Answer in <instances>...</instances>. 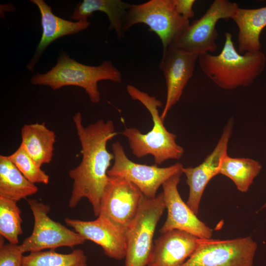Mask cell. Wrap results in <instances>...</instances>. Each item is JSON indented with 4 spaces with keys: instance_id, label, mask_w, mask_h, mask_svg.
<instances>
[{
    "instance_id": "1",
    "label": "cell",
    "mask_w": 266,
    "mask_h": 266,
    "mask_svg": "<svg viewBox=\"0 0 266 266\" xmlns=\"http://www.w3.org/2000/svg\"><path fill=\"white\" fill-rule=\"evenodd\" d=\"M81 146L82 160L69 172L73 180L68 206L73 208L83 198L91 203L94 213L98 216L109 176L107 171L114 155L107 150V143L117 134L111 120H99L84 127L80 112L73 117Z\"/></svg>"
},
{
    "instance_id": "2",
    "label": "cell",
    "mask_w": 266,
    "mask_h": 266,
    "mask_svg": "<svg viewBox=\"0 0 266 266\" xmlns=\"http://www.w3.org/2000/svg\"><path fill=\"white\" fill-rule=\"evenodd\" d=\"M225 37L219 54L206 53L199 56L200 66L205 75L222 89L248 86L264 71L266 56L261 51L241 54L234 47L232 34L226 32Z\"/></svg>"
},
{
    "instance_id": "3",
    "label": "cell",
    "mask_w": 266,
    "mask_h": 266,
    "mask_svg": "<svg viewBox=\"0 0 266 266\" xmlns=\"http://www.w3.org/2000/svg\"><path fill=\"white\" fill-rule=\"evenodd\" d=\"M126 89L132 99L140 102L148 110L153 123L152 129L146 133L134 128H126L121 133L127 138L133 155L138 158L151 155L157 165L169 159H180L184 150L176 143V135L164 124L158 110L162 102L132 85H128Z\"/></svg>"
},
{
    "instance_id": "4",
    "label": "cell",
    "mask_w": 266,
    "mask_h": 266,
    "mask_svg": "<svg viewBox=\"0 0 266 266\" xmlns=\"http://www.w3.org/2000/svg\"><path fill=\"white\" fill-rule=\"evenodd\" d=\"M101 80L121 83L122 75L110 61H104L98 66H88L78 62L62 51L56 64L45 73H36L31 79V83L47 86L53 90L66 86L81 87L91 101L97 103L100 100L98 83Z\"/></svg>"
},
{
    "instance_id": "5",
    "label": "cell",
    "mask_w": 266,
    "mask_h": 266,
    "mask_svg": "<svg viewBox=\"0 0 266 266\" xmlns=\"http://www.w3.org/2000/svg\"><path fill=\"white\" fill-rule=\"evenodd\" d=\"M165 209L163 192L153 198L144 196L135 216L125 231V266H147L155 231Z\"/></svg>"
},
{
    "instance_id": "6",
    "label": "cell",
    "mask_w": 266,
    "mask_h": 266,
    "mask_svg": "<svg viewBox=\"0 0 266 266\" xmlns=\"http://www.w3.org/2000/svg\"><path fill=\"white\" fill-rule=\"evenodd\" d=\"M139 23L147 25L149 31L158 36L164 51L190 25V20L176 12L172 0H150L130 4L124 18L123 31Z\"/></svg>"
},
{
    "instance_id": "7",
    "label": "cell",
    "mask_w": 266,
    "mask_h": 266,
    "mask_svg": "<svg viewBox=\"0 0 266 266\" xmlns=\"http://www.w3.org/2000/svg\"><path fill=\"white\" fill-rule=\"evenodd\" d=\"M257 249L251 236L220 240L200 238L182 266H253Z\"/></svg>"
},
{
    "instance_id": "8",
    "label": "cell",
    "mask_w": 266,
    "mask_h": 266,
    "mask_svg": "<svg viewBox=\"0 0 266 266\" xmlns=\"http://www.w3.org/2000/svg\"><path fill=\"white\" fill-rule=\"evenodd\" d=\"M238 7L228 0H215L205 13L194 21L174 40L172 46L199 56L217 49L216 27L221 19H232Z\"/></svg>"
},
{
    "instance_id": "9",
    "label": "cell",
    "mask_w": 266,
    "mask_h": 266,
    "mask_svg": "<svg viewBox=\"0 0 266 266\" xmlns=\"http://www.w3.org/2000/svg\"><path fill=\"white\" fill-rule=\"evenodd\" d=\"M28 203L34 225L32 234L19 245L23 253L55 250L61 247L72 248L86 242L78 233L51 219L48 216L51 209L49 205L35 199L28 200Z\"/></svg>"
},
{
    "instance_id": "10",
    "label": "cell",
    "mask_w": 266,
    "mask_h": 266,
    "mask_svg": "<svg viewBox=\"0 0 266 266\" xmlns=\"http://www.w3.org/2000/svg\"><path fill=\"white\" fill-rule=\"evenodd\" d=\"M114 163L107 171L109 176H118L126 179L135 185L148 198L155 197L160 186L173 176L183 173L184 167L180 163L161 167L158 165L135 163L129 159L119 141L112 145Z\"/></svg>"
},
{
    "instance_id": "11",
    "label": "cell",
    "mask_w": 266,
    "mask_h": 266,
    "mask_svg": "<svg viewBox=\"0 0 266 266\" xmlns=\"http://www.w3.org/2000/svg\"><path fill=\"white\" fill-rule=\"evenodd\" d=\"M144 197L133 183L118 176H109L101 201L100 213L125 231L135 216Z\"/></svg>"
},
{
    "instance_id": "12",
    "label": "cell",
    "mask_w": 266,
    "mask_h": 266,
    "mask_svg": "<svg viewBox=\"0 0 266 266\" xmlns=\"http://www.w3.org/2000/svg\"><path fill=\"white\" fill-rule=\"evenodd\" d=\"M182 173L176 174L162 185L167 217L160 230L161 233L177 230L200 238H211L213 230L200 220L182 199L178 185Z\"/></svg>"
},
{
    "instance_id": "13",
    "label": "cell",
    "mask_w": 266,
    "mask_h": 266,
    "mask_svg": "<svg viewBox=\"0 0 266 266\" xmlns=\"http://www.w3.org/2000/svg\"><path fill=\"white\" fill-rule=\"evenodd\" d=\"M234 121L231 118L224 127L216 146L204 160L196 167H183L189 194L187 204L197 215L204 189L210 180L219 174L222 162L228 155V143L233 133Z\"/></svg>"
},
{
    "instance_id": "14",
    "label": "cell",
    "mask_w": 266,
    "mask_h": 266,
    "mask_svg": "<svg viewBox=\"0 0 266 266\" xmlns=\"http://www.w3.org/2000/svg\"><path fill=\"white\" fill-rule=\"evenodd\" d=\"M199 56L169 46L163 51L160 64L166 83V98L161 115L164 121L170 109L179 101L192 77Z\"/></svg>"
},
{
    "instance_id": "15",
    "label": "cell",
    "mask_w": 266,
    "mask_h": 266,
    "mask_svg": "<svg viewBox=\"0 0 266 266\" xmlns=\"http://www.w3.org/2000/svg\"><path fill=\"white\" fill-rule=\"evenodd\" d=\"M65 223L86 240L100 245L107 257L116 260L125 259L127 246L125 231L106 217L99 215L96 219L91 221L66 218Z\"/></svg>"
},
{
    "instance_id": "16",
    "label": "cell",
    "mask_w": 266,
    "mask_h": 266,
    "mask_svg": "<svg viewBox=\"0 0 266 266\" xmlns=\"http://www.w3.org/2000/svg\"><path fill=\"white\" fill-rule=\"evenodd\" d=\"M30 1L39 9L42 28L40 40L33 57L26 66V68L33 72L43 52L51 43L63 36L74 34L85 30L90 24L88 20L73 22L55 15L51 7L43 0Z\"/></svg>"
},
{
    "instance_id": "17",
    "label": "cell",
    "mask_w": 266,
    "mask_h": 266,
    "mask_svg": "<svg viewBox=\"0 0 266 266\" xmlns=\"http://www.w3.org/2000/svg\"><path fill=\"white\" fill-rule=\"evenodd\" d=\"M198 239L177 230L162 233L154 241L147 266H182L195 250Z\"/></svg>"
},
{
    "instance_id": "18",
    "label": "cell",
    "mask_w": 266,
    "mask_h": 266,
    "mask_svg": "<svg viewBox=\"0 0 266 266\" xmlns=\"http://www.w3.org/2000/svg\"><path fill=\"white\" fill-rule=\"evenodd\" d=\"M232 19L238 29V52L243 54L260 51V35L266 27V6L254 9L238 7Z\"/></svg>"
},
{
    "instance_id": "19",
    "label": "cell",
    "mask_w": 266,
    "mask_h": 266,
    "mask_svg": "<svg viewBox=\"0 0 266 266\" xmlns=\"http://www.w3.org/2000/svg\"><path fill=\"white\" fill-rule=\"evenodd\" d=\"M21 135V145L38 166L51 162L56 137L54 131L44 123H36L24 125Z\"/></svg>"
},
{
    "instance_id": "20",
    "label": "cell",
    "mask_w": 266,
    "mask_h": 266,
    "mask_svg": "<svg viewBox=\"0 0 266 266\" xmlns=\"http://www.w3.org/2000/svg\"><path fill=\"white\" fill-rule=\"evenodd\" d=\"M130 3L121 0H83L79 2L70 16L74 20H87L94 12L106 14L110 23L109 30L115 31L117 37H124L123 22Z\"/></svg>"
},
{
    "instance_id": "21",
    "label": "cell",
    "mask_w": 266,
    "mask_h": 266,
    "mask_svg": "<svg viewBox=\"0 0 266 266\" xmlns=\"http://www.w3.org/2000/svg\"><path fill=\"white\" fill-rule=\"evenodd\" d=\"M37 192V187L22 174L8 156H0V197L17 202Z\"/></svg>"
},
{
    "instance_id": "22",
    "label": "cell",
    "mask_w": 266,
    "mask_h": 266,
    "mask_svg": "<svg viewBox=\"0 0 266 266\" xmlns=\"http://www.w3.org/2000/svg\"><path fill=\"white\" fill-rule=\"evenodd\" d=\"M262 168L258 161L248 158H233L228 155L222 162L219 174L229 178L238 190L245 193Z\"/></svg>"
},
{
    "instance_id": "23",
    "label": "cell",
    "mask_w": 266,
    "mask_h": 266,
    "mask_svg": "<svg viewBox=\"0 0 266 266\" xmlns=\"http://www.w3.org/2000/svg\"><path fill=\"white\" fill-rule=\"evenodd\" d=\"M22 266H88L87 257L83 250H73L62 254L54 250L30 253L24 256Z\"/></svg>"
},
{
    "instance_id": "24",
    "label": "cell",
    "mask_w": 266,
    "mask_h": 266,
    "mask_svg": "<svg viewBox=\"0 0 266 266\" xmlns=\"http://www.w3.org/2000/svg\"><path fill=\"white\" fill-rule=\"evenodd\" d=\"M13 200L0 197V234L10 242L19 243L23 233L21 211Z\"/></svg>"
},
{
    "instance_id": "25",
    "label": "cell",
    "mask_w": 266,
    "mask_h": 266,
    "mask_svg": "<svg viewBox=\"0 0 266 266\" xmlns=\"http://www.w3.org/2000/svg\"><path fill=\"white\" fill-rule=\"evenodd\" d=\"M22 174L31 182L47 184L49 176L38 166L20 144L17 149L8 156Z\"/></svg>"
},
{
    "instance_id": "26",
    "label": "cell",
    "mask_w": 266,
    "mask_h": 266,
    "mask_svg": "<svg viewBox=\"0 0 266 266\" xmlns=\"http://www.w3.org/2000/svg\"><path fill=\"white\" fill-rule=\"evenodd\" d=\"M4 238L0 235V266H22L24 256L19 245L4 243Z\"/></svg>"
},
{
    "instance_id": "27",
    "label": "cell",
    "mask_w": 266,
    "mask_h": 266,
    "mask_svg": "<svg viewBox=\"0 0 266 266\" xmlns=\"http://www.w3.org/2000/svg\"><path fill=\"white\" fill-rule=\"evenodd\" d=\"M196 1L195 0H172L176 12L187 20L195 16L193 7Z\"/></svg>"
},
{
    "instance_id": "28",
    "label": "cell",
    "mask_w": 266,
    "mask_h": 266,
    "mask_svg": "<svg viewBox=\"0 0 266 266\" xmlns=\"http://www.w3.org/2000/svg\"><path fill=\"white\" fill-rule=\"evenodd\" d=\"M266 207V202L262 206V207H261V209H262Z\"/></svg>"
}]
</instances>
